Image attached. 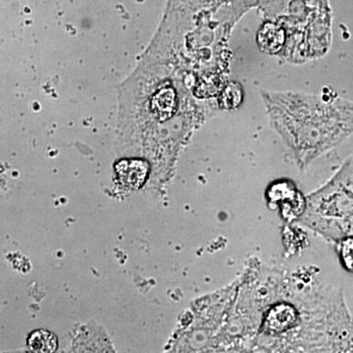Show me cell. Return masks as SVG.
I'll use <instances>...</instances> for the list:
<instances>
[{
  "mask_svg": "<svg viewBox=\"0 0 353 353\" xmlns=\"http://www.w3.org/2000/svg\"><path fill=\"white\" fill-rule=\"evenodd\" d=\"M259 330L250 352H329L343 326V301L311 270L270 267Z\"/></svg>",
  "mask_w": 353,
  "mask_h": 353,
  "instance_id": "6da1fadb",
  "label": "cell"
},
{
  "mask_svg": "<svg viewBox=\"0 0 353 353\" xmlns=\"http://www.w3.org/2000/svg\"><path fill=\"white\" fill-rule=\"evenodd\" d=\"M267 116L299 168L353 134V102L341 97L262 90Z\"/></svg>",
  "mask_w": 353,
  "mask_h": 353,
  "instance_id": "7a4b0ae2",
  "label": "cell"
},
{
  "mask_svg": "<svg viewBox=\"0 0 353 353\" xmlns=\"http://www.w3.org/2000/svg\"><path fill=\"white\" fill-rule=\"evenodd\" d=\"M297 223L334 243L353 236V157L307 196L305 212Z\"/></svg>",
  "mask_w": 353,
  "mask_h": 353,
  "instance_id": "3957f363",
  "label": "cell"
},
{
  "mask_svg": "<svg viewBox=\"0 0 353 353\" xmlns=\"http://www.w3.org/2000/svg\"><path fill=\"white\" fill-rule=\"evenodd\" d=\"M267 204L271 209H277L285 222L297 223L305 212L307 196L297 189L296 183L287 179L271 183L265 192Z\"/></svg>",
  "mask_w": 353,
  "mask_h": 353,
  "instance_id": "277c9868",
  "label": "cell"
},
{
  "mask_svg": "<svg viewBox=\"0 0 353 353\" xmlns=\"http://www.w3.org/2000/svg\"><path fill=\"white\" fill-rule=\"evenodd\" d=\"M115 172L122 185L132 190H139L148 178V165L143 160H121L115 165Z\"/></svg>",
  "mask_w": 353,
  "mask_h": 353,
  "instance_id": "5b68a950",
  "label": "cell"
},
{
  "mask_svg": "<svg viewBox=\"0 0 353 353\" xmlns=\"http://www.w3.org/2000/svg\"><path fill=\"white\" fill-rule=\"evenodd\" d=\"M285 31L277 23H266L257 34L259 48L269 54H278L285 46Z\"/></svg>",
  "mask_w": 353,
  "mask_h": 353,
  "instance_id": "8992f818",
  "label": "cell"
},
{
  "mask_svg": "<svg viewBox=\"0 0 353 353\" xmlns=\"http://www.w3.org/2000/svg\"><path fill=\"white\" fill-rule=\"evenodd\" d=\"M27 345L31 352H55L58 348L57 336L48 330H36L30 334Z\"/></svg>",
  "mask_w": 353,
  "mask_h": 353,
  "instance_id": "52a82bcc",
  "label": "cell"
},
{
  "mask_svg": "<svg viewBox=\"0 0 353 353\" xmlns=\"http://www.w3.org/2000/svg\"><path fill=\"white\" fill-rule=\"evenodd\" d=\"M243 99V90L241 83L231 82L226 83L221 90L218 104L220 108L234 110L241 105Z\"/></svg>",
  "mask_w": 353,
  "mask_h": 353,
  "instance_id": "ba28073f",
  "label": "cell"
},
{
  "mask_svg": "<svg viewBox=\"0 0 353 353\" xmlns=\"http://www.w3.org/2000/svg\"><path fill=\"white\" fill-rule=\"evenodd\" d=\"M336 252L343 268L353 273V236H347L336 241Z\"/></svg>",
  "mask_w": 353,
  "mask_h": 353,
  "instance_id": "9c48e42d",
  "label": "cell"
}]
</instances>
